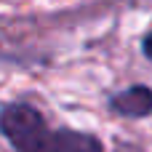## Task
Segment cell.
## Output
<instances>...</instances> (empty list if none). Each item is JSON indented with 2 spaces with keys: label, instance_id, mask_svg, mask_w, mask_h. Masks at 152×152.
Segmentation results:
<instances>
[{
  "label": "cell",
  "instance_id": "obj_1",
  "mask_svg": "<svg viewBox=\"0 0 152 152\" xmlns=\"http://www.w3.org/2000/svg\"><path fill=\"white\" fill-rule=\"evenodd\" d=\"M45 128L48 126L35 107L21 104V102H13V104L3 107V134L13 144L16 152H29L37 144V139L43 136Z\"/></svg>",
  "mask_w": 152,
  "mask_h": 152
},
{
  "label": "cell",
  "instance_id": "obj_2",
  "mask_svg": "<svg viewBox=\"0 0 152 152\" xmlns=\"http://www.w3.org/2000/svg\"><path fill=\"white\" fill-rule=\"evenodd\" d=\"M29 152H104V150H102V142L91 134H80V131H69V128H59V131L45 128Z\"/></svg>",
  "mask_w": 152,
  "mask_h": 152
},
{
  "label": "cell",
  "instance_id": "obj_3",
  "mask_svg": "<svg viewBox=\"0 0 152 152\" xmlns=\"http://www.w3.org/2000/svg\"><path fill=\"white\" fill-rule=\"evenodd\" d=\"M112 107H115V112H120L126 118H144L152 112V88L131 86V88L120 91L118 96H112Z\"/></svg>",
  "mask_w": 152,
  "mask_h": 152
},
{
  "label": "cell",
  "instance_id": "obj_4",
  "mask_svg": "<svg viewBox=\"0 0 152 152\" xmlns=\"http://www.w3.org/2000/svg\"><path fill=\"white\" fill-rule=\"evenodd\" d=\"M144 53H147V56L152 59V32L147 35V37H144Z\"/></svg>",
  "mask_w": 152,
  "mask_h": 152
}]
</instances>
